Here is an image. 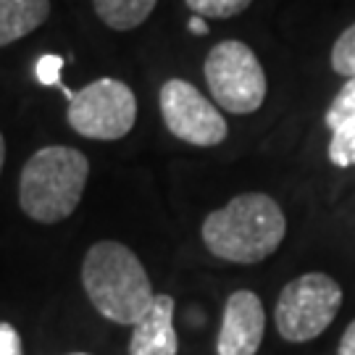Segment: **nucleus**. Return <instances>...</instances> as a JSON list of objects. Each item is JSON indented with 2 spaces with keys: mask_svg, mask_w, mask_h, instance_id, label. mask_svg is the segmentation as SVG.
<instances>
[{
  "mask_svg": "<svg viewBox=\"0 0 355 355\" xmlns=\"http://www.w3.org/2000/svg\"><path fill=\"white\" fill-rule=\"evenodd\" d=\"M89 179L87 155L69 145L32 153L19 177V205L37 224H58L76 211Z\"/></svg>",
  "mask_w": 355,
  "mask_h": 355,
  "instance_id": "nucleus-3",
  "label": "nucleus"
},
{
  "mask_svg": "<svg viewBox=\"0 0 355 355\" xmlns=\"http://www.w3.org/2000/svg\"><path fill=\"white\" fill-rule=\"evenodd\" d=\"M337 355H355V318L343 331V340L337 345Z\"/></svg>",
  "mask_w": 355,
  "mask_h": 355,
  "instance_id": "nucleus-18",
  "label": "nucleus"
},
{
  "mask_svg": "<svg viewBox=\"0 0 355 355\" xmlns=\"http://www.w3.org/2000/svg\"><path fill=\"white\" fill-rule=\"evenodd\" d=\"M343 308V287L329 274L311 271L284 284L274 308L282 340L311 343L331 327Z\"/></svg>",
  "mask_w": 355,
  "mask_h": 355,
  "instance_id": "nucleus-4",
  "label": "nucleus"
},
{
  "mask_svg": "<svg viewBox=\"0 0 355 355\" xmlns=\"http://www.w3.org/2000/svg\"><path fill=\"white\" fill-rule=\"evenodd\" d=\"M69 127L89 140H121L137 121V98L129 85L114 76L89 82L69 101Z\"/></svg>",
  "mask_w": 355,
  "mask_h": 355,
  "instance_id": "nucleus-6",
  "label": "nucleus"
},
{
  "mask_svg": "<svg viewBox=\"0 0 355 355\" xmlns=\"http://www.w3.org/2000/svg\"><path fill=\"white\" fill-rule=\"evenodd\" d=\"M158 0H92V8L105 26L116 32H129L148 21Z\"/></svg>",
  "mask_w": 355,
  "mask_h": 355,
  "instance_id": "nucleus-11",
  "label": "nucleus"
},
{
  "mask_svg": "<svg viewBox=\"0 0 355 355\" xmlns=\"http://www.w3.org/2000/svg\"><path fill=\"white\" fill-rule=\"evenodd\" d=\"M266 334V311L250 290H237L227 297L221 331L216 340L218 355H255Z\"/></svg>",
  "mask_w": 355,
  "mask_h": 355,
  "instance_id": "nucleus-8",
  "label": "nucleus"
},
{
  "mask_svg": "<svg viewBox=\"0 0 355 355\" xmlns=\"http://www.w3.org/2000/svg\"><path fill=\"white\" fill-rule=\"evenodd\" d=\"M158 103L166 129L177 140L195 148H216L227 140V119L187 79H168L161 87Z\"/></svg>",
  "mask_w": 355,
  "mask_h": 355,
  "instance_id": "nucleus-7",
  "label": "nucleus"
},
{
  "mask_svg": "<svg viewBox=\"0 0 355 355\" xmlns=\"http://www.w3.org/2000/svg\"><path fill=\"white\" fill-rule=\"evenodd\" d=\"M51 16V0H0V48L32 35Z\"/></svg>",
  "mask_w": 355,
  "mask_h": 355,
  "instance_id": "nucleus-10",
  "label": "nucleus"
},
{
  "mask_svg": "<svg viewBox=\"0 0 355 355\" xmlns=\"http://www.w3.org/2000/svg\"><path fill=\"white\" fill-rule=\"evenodd\" d=\"M69 355H89V353H69Z\"/></svg>",
  "mask_w": 355,
  "mask_h": 355,
  "instance_id": "nucleus-21",
  "label": "nucleus"
},
{
  "mask_svg": "<svg viewBox=\"0 0 355 355\" xmlns=\"http://www.w3.org/2000/svg\"><path fill=\"white\" fill-rule=\"evenodd\" d=\"M190 32L192 35H208V24H205V19L203 16H192L190 19Z\"/></svg>",
  "mask_w": 355,
  "mask_h": 355,
  "instance_id": "nucleus-19",
  "label": "nucleus"
},
{
  "mask_svg": "<svg viewBox=\"0 0 355 355\" xmlns=\"http://www.w3.org/2000/svg\"><path fill=\"white\" fill-rule=\"evenodd\" d=\"M129 355H179L171 295H164V292L153 295L148 311L132 327Z\"/></svg>",
  "mask_w": 355,
  "mask_h": 355,
  "instance_id": "nucleus-9",
  "label": "nucleus"
},
{
  "mask_svg": "<svg viewBox=\"0 0 355 355\" xmlns=\"http://www.w3.org/2000/svg\"><path fill=\"white\" fill-rule=\"evenodd\" d=\"M205 82L216 105L232 114H253L266 101V71L253 48L240 40H224L205 58Z\"/></svg>",
  "mask_w": 355,
  "mask_h": 355,
  "instance_id": "nucleus-5",
  "label": "nucleus"
},
{
  "mask_svg": "<svg viewBox=\"0 0 355 355\" xmlns=\"http://www.w3.org/2000/svg\"><path fill=\"white\" fill-rule=\"evenodd\" d=\"M187 8L195 16H203V19H232L242 13L253 0H184Z\"/></svg>",
  "mask_w": 355,
  "mask_h": 355,
  "instance_id": "nucleus-14",
  "label": "nucleus"
},
{
  "mask_svg": "<svg viewBox=\"0 0 355 355\" xmlns=\"http://www.w3.org/2000/svg\"><path fill=\"white\" fill-rule=\"evenodd\" d=\"M82 287L95 311L121 327H135L155 295L140 258L116 240H101L87 250Z\"/></svg>",
  "mask_w": 355,
  "mask_h": 355,
  "instance_id": "nucleus-2",
  "label": "nucleus"
},
{
  "mask_svg": "<svg viewBox=\"0 0 355 355\" xmlns=\"http://www.w3.org/2000/svg\"><path fill=\"white\" fill-rule=\"evenodd\" d=\"M61 69H64V58L61 55H42L37 66H35V76H37L40 85H45V87H64Z\"/></svg>",
  "mask_w": 355,
  "mask_h": 355,
  "instance_id": "nucleus-16",
  "label": "nucleus"
},
{
  "mask_svg": "<svg viewBox=\"0 0 355 355\" xmlns=\"http://www.w3.org/2000/svg\"><path fill=\"white\" fill-rule=\"evenodd\" d=\"M353 119H355V76H347L343 89H340V92L334 95V101L329 103L324 121H327V127L334 132V129L345 127V124L353 121Z\"/></svg>",
  "mask_w": 355,
  "mask_h": 355,
  "instance_id": "nucleus-12",
  "label": "nucleus"
},
{
  "mask_svg": "<svg viewBox=\"0 0 355 355\" xmlns=\"http://www.w3.org/2000/svg\"><path fill=\"white\" fill-rule=\"evenodd\" d=\"M287 218L279 203L263 192H245L205 216L200 237L208 253L229 263H261L279 250Z\"/></svg>",
  "mask_w": 355,
  "mask_h": 355,
  "instance_id": "nucleus-1",
  "label": "nucleus"
},
{
  "mask_svg": "<svg viewBox=\"0 0 355 355\" xmlns=\"http://www.w3.org/2000/svg\"><path fill=\"white\" fill-rule=\"evenodd\" d=\"M3 164H6V140L0 135V171H3Z\"/></svg>",
  "mask_w": 355,
  "mask_h": 355,
  "instance_id": "nucleus-20",
  "label": "nucleus"
},
{
  "mask_svg": "<svg viewBox=\"0 0 355 355\" xmlns=\"http://www.w3.org/2000/svg\"><path fill=\"white\" fill-rule=\"evenodd\" d=\"M331 69L340 76H355V24H350L337 37L331 48Z\"/></svg>",
  "mask_w": 355,
  "mask_h": 355,
  "instance_id": "nucleus-15",
  "label": "nucleus"
},
{
  "mask_svg": "<svg viewBox=\"0 0 355 355\" xmlns=\"http://www.w3.org/2000/svg\"><path fill=\"white\" fill-rule=\"evenodd\" d=\"M0 355H24L21 334L8 321H0Z\"/></svg>",
  "mask_w": 355,
  "mask_h": 355,
  "instance_id": "nucleus-17",
  "label": "nucleus"
},
{
  "mask_svg": "<svg viewBox=\"0 0 355 355\" xmlns=\"http://www.w3.org/2000/svg\"><path fill=\"white\" fill-rule=\"evenodd\" d=\"M327 155L334 166L340 168H347V166H355V119L347 121L345 127L334 129L331 132L329 148H327Z\"/></svg>",
  "mask_w": 355,
  "mask_h": 355,
  "instance_id": "nucleus-13",
  "label": "nucleus"
}]
</instances>
